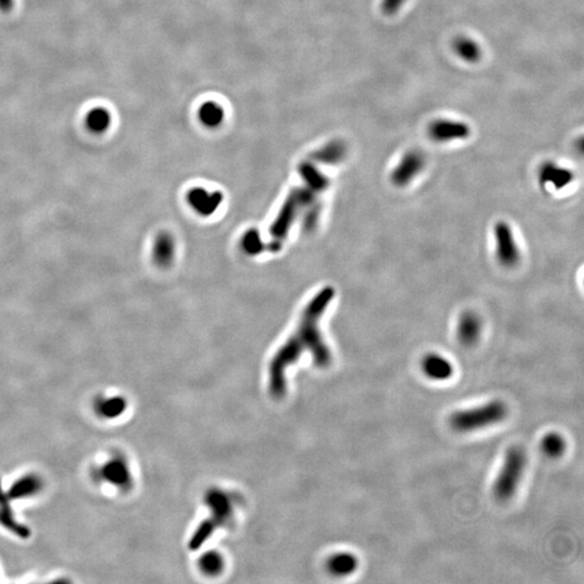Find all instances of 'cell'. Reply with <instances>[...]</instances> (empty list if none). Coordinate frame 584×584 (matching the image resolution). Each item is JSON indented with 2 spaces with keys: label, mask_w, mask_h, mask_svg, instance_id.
I'll return each instance as SVG.
<instances>
[{
  "label": "cell",
  "mask_w": 584,
  "mask_h": 584,
  "mask_svg": "<svg viewBox=\"0 0 584 584\" xmlns=\"http://www.w3.org/2000/svg\"><path fill=\"white\" fill-rule=\"evenodd\" d=\"M335 294V289L326 287L311 299L294 335L273 357L268 368V387L273 396H284L287 389L286 370L296 364L303 354L311 353L315 364L321 368L329 366L333 357L319 330V321Z\"/></svg>",
  "instance_id": "1"
},
{
  "label": "cell",
  "mask_w": 584,
  "mask_h": 584,
  "mask_svg": "<svg viewBox=\"0 0 584 584\" xmlns=\"http://www.w3.org/2000/svg\"><path fill=\"white\" fill-rule=\"evenodd\" d=\"M509 413L504 401L495 399L479 407L452 413L450 424L459 433H470L503 421Z\"/></svg>",
  "instance_id": "2"
},
{
  "label": "cell",
  "mask_w": 584,
  "mask_h": 584,
  "mask_svg": "<svg viewBox=\"0 0 584 584\" xmlns=\"http://www.w3.org/2000/svg\"><path fill=\"white\" fill-rule=\"evenodd\" d=\"M527 462V452L522 447L512 446L508 450L493 487V496L498 501H509L515 495Z\"/></svg>",
  "instance_id": "3"
},
{
  "label": "cell",
  "mask_w": 584,
  "mask_h": 584,
  "mask_svg": "<svg viewBox=\"0 0 584 584\" xmlns=\"http://www.w3.org/2000/svg\"><path fill=\"white\" fill-rule=\"evenodd\" d=\"M315 193L317 194L319 190L307 183L305 188H297L289 195L288 200L285 202L275 222L273 223L270 229V235L274 239L273 243L270 244V249L272 251H277L280 249L282 241L286 239L289 229L294 222L297 214L304 207L309 206L313 202Z\"/></svg>",
  "instance_id": "4"
},
{
  "label": "cell",
  "mask_w": 584,
  "mask_h": 584,
  "mask_svg": "<svg viewBox=\"0 0 584 584\" xmlns=\"http://www.w3.org/2000/svg\"><path fill=\"white\" fill-rule=\"evenodd\" d=\"M207 503L210 506L211 514L208 520H205L200 525L198 529L196 530V534L190 539V548L192 550H197L200 548L207 539L211 536L214 530L224 524L225 520L231 516V505L229 498L222 491H211L207 495Z\"/></svg>",
  "instance_id": "5"
},
{
  "label": "cell",
  "mask_w": 584,
  "mask_h": 584,
  "mask_svg": "<svg viewBox=\"0 0 584 584\" xmlns=\"http://www.w3.org/2000/svg\"><path fill=\"white\" fill-rule=\"evenodd\" d=\"M496 258L500 265L514 268L520 262V246L514 236L511 225L505 221H499L493 227Z\"/></svg>",
  "instance_id": "6"
},
{
  "label": "cell",
  "mask_w": 584,
  "mask_h": 584,
  "mask_svg": "<svg viewBox=\"0 0 584 584\" xmlns=\"http://www.w3.org/2000/svg\"><path fill=\"white\" fill-rule=\"evenodd\" d=\"M425 164V156L421 151H408L393 168L389 174V180L396 188H406L417 179L418 176L423 171Z\"/></svg>",
  "instance_id": "7"
},
{
  "label": "cell",
  "mask_w": 584,
  "mask_h": 584,
  "mask_svg": "<svg viewBox=\"0 0 584 584\" xmlns=\"http://www.w3.org/2000/svg\"><path fill=\"white\" fill-rule=\"evenodd\" d=\"M471 134V128L459 120H437L428 127V135L438 143H450L465 140Z\"/></svg>",
  "instance_id": "8"
},
{
  "label": "cell",
  "mask_w": 584,
  "mask_h": 584,
  "mask_svg": "<svg viewBox=\"0 0 584 584\" xmlns=\"http://www.w3.org/2000/svg\"><path fill=\"white\" fill-rule=\"evenodd\" d=\"M575 180V173L569 168L559 165L555 161H545L538 170V181L542 188L561 190L571 185Z\"/></svg>",
  "instance_id": "9"
},
{
  "label": "cell",
  "mask_w": 584,
  "mask_h": 584,
  "mask_svg": "<svg viewBox=\"0 0 584 584\" xmlns=\"http://www.w3.org/2000/svg\"><path fill=\"white\" fill-rule=\"evenodd\" d=\"M483 321L474 311H465L460 315L457 324V338L465 348L474 346L481 339Z\"/></svg>",
  "instance_id": "10"
},
{
  "label": "cell",
  "mask_w": 584,
  "mask_h": 584,
  "mask_svg": "<svg viewBox=\"0 0 584 584\" xmlns=\"http://www.w3.org/2000/svg\"><path fill=\"white\" fill-rule=\"evenodd\" d=\"M421 366L424 374L431 380L446 381L454 376V365L440 354H426L422 360Z\"/></svg>",
  "instance_id": "11"
},
{
  "label": "cell",
  "mask_w": 584,
  "mask_h": 584,
  "mask_svg": "<svg viewBox=\"0 0 584 584\" xmlns=\"http://www.w3.org/2000/svg\"><path fill=\"white\" fill-rule=\"evenodd\" d=\"M222 194L209 193L202 188H194L188 193V200L196 212L202 216H210L220 206Z\"/></svg>",
  "instance_id": "12"
},
{
  "label": "cell",
  "mask_w": 584,
  "mask_h": 584,
  "mask_svg": "<svg viewBox=\"0 0 584 584\" xmlns=\"http://www.w3.org/2000/svg\"><path fill=\"white\" fill-rule=\"evenodd\" d=\"M176 255V245L171 235L167 233L161 234L156 239L153 247V258L156 264L161 268L171 264Z\"/></svg>",
  "instance_id": "13"
},
{
  "label": "cell",
  "mask_w": 584,
  "mask_h": 584,
  "mask_svg": "<svg viewBox=\"0 0 584 584\" xmlns=\"http://www.w3.org/2000/svg\"><path fill=\"white\" fill-rule=\"evenodd\" d=\"M112 124V115L103 106H96L86 115L85 125L90 132L101 134L105 132Z\"/></svg>",
  "instance_id": "14"
},
{
  "label": "cell",
  "mask_w": 584,
  "mask_h": 584,
  "mask_svg": "<svg viewBox=\"0 0 584 584\" xmlns=\"http://www.w3.org/2000/svg\"><path fill=\"white\" fill-rule=\"evenodd\" d=\"M346 154H348V147L345 143L341 140H333L317 151L315 154V159L327 165H337L345 159Z\"/></svg>",
  "instance_id": "15"
},
{
  "label": "cell",
  "mask_w": 584,
  "mask_h": 584,
  "mask_svg": "<svg viewBox=\"0 0 584 584\" xmlns=\"http://www.w3.org/2000/svg\"><path fill=\"white\" fill-rule=\"evenodd\" d=\"M0 524L4 525L6 528L22 538H28L30 536L28 528L24 527L23 525L18 524L14 520L13 513L10 509L9 497L1 491V486H0Z\"/></svg>",
  "instance_id": "16"
},
{
  "label": "cell",
  "mask_w": 584,
  "mask_h": 584,
  "mask_svg": "<svg viewBox=\"0 0 584 584\" xmlns=\"http://www.w3.org/2000/svg\"><path fill=\"white\" fill-rule=\"evenodd\" d=\"M102 475L106 481L116 486H126L130 481L128 465L122 459H114L106 463Z\"/></svg>",
  "instance_id": "17"
},
{
  "label": "cell",
  "mask_w": 584,
  "mask_h": 584,
  "mask_svg": "<svg viewBox=\"0 0 584 584\" xmlns=\"http://www.w3.org/2000/svg\"><path fill=\"white\" fill-rule=\"evenodd\" d=\"M454 50L461 60L475 63L481 57V49L475 40L469 37H458L454 42Z\"/></svg>",
  "instance_id": "18"
},
{
  "label": "cell",
  "mask_w": 584,
  "mask_h": 584,
  "mask_svg": "<svg viewBox=\"0 0 584 584\" xmlns=\"http://www.w3.org/2000/svg\"><path fill=\"white\" fill-rule=\"evenodd\" d=\"M198 118L207 128H218L224 120V110L216 102H206L200 106Z\"/></svg>",
  "instance_id": "19"
},
{
  "label": "cell",
  "mask_w": 584,
  "mask_h": 584,
  "mask_svg": "<svg viewBox=\"0 0 584 584\" xmlns=\"http://www.w3.org/2000/svg\"><path fill=\"white\" fill-rule=\"evenodd\" d=\"M358 561L353 554L339 553L330 559L328 563L330 571L336 576H348L357 568Z\"/></svg>",
  "instance_id": "20"
},
{
  "label": "cell",
  "mask_w": 584,
  "mask_h": 584,
  "mask_svg": "<svg viewBox=\"0 0 584 584\" xmlns=\"http://www.w3.org/2000/svg\"><path fill=\"white\" fill-rule=\"evenodd\" d=\"M40 486L42 483L36 476L28 475L12 486L8 497L9 499H23V498L30 497L40 489Z\"/></svg>",
  "instance_id": "21"
},
{
  "label": "cell",
  "mask_w": 584,
  "mask_h": 584,
  "mask_svg": "<svg viewBox=\"0 0 584 584\" xmlns=\"http://www.w3.org/2000/svg\"><path fill=\"white\" fill-rule=\"evenodd\" d=\"M541 450L549 458H559L566 452V440L561 434L551 432L541 440Z\"/></svg>",
  "instance_id": "22"
},
{
  "label": "cell",
  "mask_w": 584,
  "mask_h": 584,
  "mask_svg": "<svg viewBox=\"0 0 584 584\" xmlns=\"http://www.w3.org/2000/svg\"><path fill=\"white\" fill-rule=\"evenodd\" d=\"M299 171H300L304 181L319 192H323L328 188L327 178L323 176L321 172L319 171L317 168H315L311 164L303 163L300 166Z\"/></svg>",
  "instance_id": "23"
},
{
  "label": "cell",
  "mask_w": 584,
  "mask_h": 584,
  "mask_svg": "<svg viewBox=\"0 0 584 584\" xmlns=\"http://www.w3.org/2000/svg\"><path fill=\"white\" fill-rule=\"evenodd\" d=\"M126 407V401L122 397H113V399H106L101 403L100 411L104 417L116 418L120 417L124 413Z\"/></svg>",
  "instance_id": "24"
},
{
  "label": "cell",
  "mask_w": 584,
  "mask_h": 584,
  "mask_svg": "<svg viewBox=\"0 0 584 584\" xmlns=\"http://www.w3.org/2000/svg\"><path fill=\"white\" fill-rule=\"evenodd\" d=\"M241 244H243L244 250L249 255H258L264 248L259 231L257 229L248 231L244 235Z\"/></svg>",
  "instance_id": "25"
},
{
  "label": "cell",
  "mask_w": 584,
  "mask_h": 584,
  "mask_svg": "<svg viewBox=\"0 0 584 584\" xmlns=\"http://www.w3.org/2000/svg\"><path fill=\"white\" fill-rule=\"evenodd\" d=\"M200 567L205 573L214 575L222 569V559L217 553H208L200 559Z\"/></svg>",
  "instance_id": "26"
},
{
  "label": "cell",
  "mask_w": 584,
  "mask_h": 584,
  "mask_svg": "<svg viewBox=\"0 0 584 584\" xmlns=\"http://www.w3.org/2000/svg\"><path fill=\"white\" fill-rule=\"evenodd\" d=\"M406 0H382L381 8L387 16H394L401 10Z\"/></svg>",
  "instance_id": "27"
},
{
  "label": "cell",
  "mask_w": 584,
  "mask_h": 584,
  "mask_svg": "<svg viewBox=\"0 0 584 584\" xmlns=\"http://www.w3.org/2000/svg\"><path fill=\"white\" fill-rule=\"evenodd\" d=\"M14 8V0H0V12L9 13Z\"/></svg>",
  "instance_id": "28"
}]
</instances>
